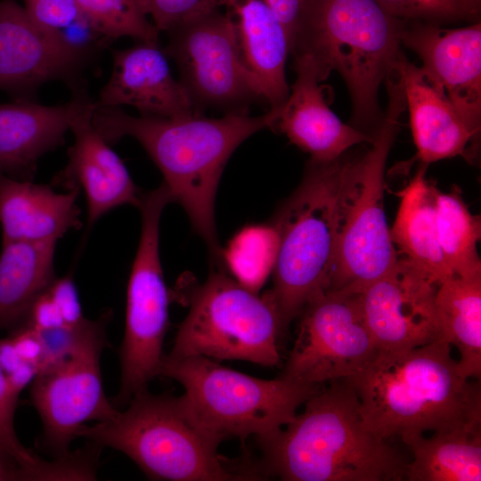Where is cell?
<instances>
[{"label":"cell","mask_w":481,"mask_h":481,"mask_svg":"<svg viewBox=\"0 0 481 481\" xmlns=\"http://www.w3.org/2000/svg\"><path fill=\"white\" fill-rule=\"evenodd\" d=\"M276 108L251 116L249 111L208 118L135 117L119 107L95 104L92 122L110 144L124 136L135 138L163 175L173 202L186 212L212 258L222 264L215 223V200L224 168L233 151L252 135L273 128Z\"/></svg>","instance_id":"cell-1"},{"label":"cell","mask_w":481,"mask_h":481,"mask_svg":"<svg viewBox=\"0 0 481 481\" xmlns=\"http://www.w3.org/2000/svg\"><path fill=\"white\" fill-rule=\"evenodd\" d=\"M364 425L387 440L425 432L481 431L480 385L461 372L444 339L405 351H378L345 379Z\"/></svg>","instance_id":"cell-2"},{"label":"cell","mask_w":481,"mask_h":481,"mask_svg":"<svg viewBox=\"0 0 481 481\" xmlns=\"http://www.w3.org/2000/svg\"><path fill=\"white\" fill-rule=\"evenodd\" d=\"M313 395L285 426L257 437L265 477L285 481H394L407 462L364 425L358 397L346 380Z\"/></svg>","instance_id":"cell-3"},{"label":"cell","mask_w":481,"mask_h":481,"mask_svg":"<svg viewBox=\"0 0 481 481\" xmlns=\"http://www.w3.org/2000/svg\"><path fill=\"white\" fill-rule=\"evenodd\" d=\"M402 22L376 0H310L290 46L294 57L312 61L321 81L340 75L350 125L369 135L383 118L379 91L402 52Z\"/></svg>","instance_id":"cell-4"},{"label":"cell","mask_w":481,"mask_h":481,"mask_svg":"<svg viewBox=\"0 0 481 481\" xmlns=\"http://www.w3.org/2000/svg\"><path fill=\"white\" fill-rule=\"evenodd\" d=\"M124 411L78 432L102 448L129 457L153 480H261L265 475L250 458L230 460L218 453L221 443L196 421L182 396L154 395L144 388Z\"/></svg>","instance_id":"cell-5"},{"label":"cell","mask_w":481,"mask_h":481,"mask_svg":"<svg viewBox=\"0 0 481 481\" xmlns=\"http://www.w3.org/2000/svg\"><path fill=\"white\" fill-rule=\"evenodd\" d=\"M388 103L371 149L350 158L339 200L338 240L328 289L359 294L398 259L384 209L385 168L406 110L401 73L385 79Z\"/></svg>","instance_id":"cell-6"},{"label":"cell","mask_w":481,"mask_h":481,"mask_svg":"<svg viewBox=\"0 0 481 481\" xmlns=\"http://www.w3.org/2000/svg\"><path fill=\"white\" fill-rule=\"evenodd\" d=\"M349 160L344 155L329 162L309 159L301 183L272 224L279 249L269 291L285 329L312 298L330 288Z\"/></svg>","instance_id":"cell-7"},{"label":"cell","mask_w":481,"mask_h":481,"mask_svg":"<svg viewBox=\"0 0 481 481\" xmlns=\"http://www.w3.org/2000/svg\"><path fill=\"white\" fill-rule=\"evenodd\" d=\"M160 376L179 382L196 421L218 441L262 437L288 424L322 385L283 378L263 379L224 367L205 356L164 358Z\"/></svg>","instance_id":"cell-8"},{"label":"cell","mask_w":481,"mask_h":481,"mask_svg":"<svg viewBox=\"0 0 481 481\" xmlns=\"http://www.w3.org/2000/svg\"><path fill=\"white\" fill-rule=\"evenodd\" d=\"M221 266L205 282L185 291L189 312L166 358L205 356L279 364V343L286 329L270 291L259 296Z\"/></svg>","instance_id":"cell-9"},{"label":"cell","mask_w":481,"mask_h":481,"mask_svg":"<svg viewBox=\"0 0 481 481\" xmlns=\"http://www.w3.org/2000/svg\"><path fill=\"white\" fill-rule=\"evenodd\" d=\"M172 199L162 183L142 193L141 233L129 274L125 331L119 348L120 388L113 404L120 409L160 376L163 345L169 325V293L159 257V224Z\"/></svg>","instance_id":"cell-10"},{"label":"cell","mask_w":481,"mask_h":481,"mask_svg":"<svg viewBox=\"0 0 481 481\" xmlns=\"http://www.w3.org/2000/svg\"><path fill=\"white\" fill-rule=\"evenodd\" d=\"M111 312L86 319L72 351L37 373L30 399L43 425L42 444L53 458L67 456L71 442L87 422L111 419L118 411L105 395L101 355L109 342L106 327Z\"/></svg>","instance_id":"cell-11"},{"label":"cell","mask_w":481,"mask_h":481,"mask_svg":"<svg viewBox=\"0 0 481 481\" xmlns=\"http://www.w3.org/2000/svg\"><path fill=\"white\" fill-rule=\"evenodd\" d=\"M167 33L164 51L198 113L208 108L224 114L249 111L250 104L265 102L241 61L227 12L215 10Z\"/></svg>","instance_id":"cell-12"},{"label":"cell","mask_w":481,"mask_h":481,"mask_svg":"<svg viewBox=\"0 0 481 481\" xmlns=\"http://www.w3.org/2000/svg\"><path fill=\"white\" fill-rule=\"evenodd\" d=\"M298 317L297 338L281 378L311 385L345 379L379 351L359 294L327 289L312 298Z\"/></svg>","instance_id":"cell-13"},{"label":"cell","mask_w":481,"mask_h":481,"mask_svg":"<svg viewBox=\"0 0 481 481\" xmlns=\"http://www.w3.org/2000/svg\"><path fill=\"white\" fill-rule=\"evenodd\" d=\"M91 51L62 32L36 23L15 0H0V89L14 101H33L51 81L84 89L82 75Z\"/></svg>","instance_id":"cell-14"},{"label":"cell","mask_w":481,"mask_h":481,"mask_svg":"<svg viewBox=\"0 0 481 481\" xmlns=\"http://www.w3.org/2000/svg\"><path fill=\"white\" fill-rule=\"evenodd\" d=\"M438 286L404 257L359 293L366 325L379 351H405L443 339L436 305Z\"/></svg>","instance_id":"cell-15"},{"label":"cell","mask_w":481,"mask_h":481,"mask_svg":"<svg viewBox=\"0 0 481 481\" xmlns=\"http://www.w3.org/2000/svg\"><path fill=\"white\" fill-rule=\"evenodd\" d=\"M401 43L420 58L428 80L445 94L480 142V21L463 28H444L403 20Z\"/></svg>","instance_id":"cell-16"},{"label":"cell","mask_w":481,"mask_h":481,"mask_svg":"<svg viewBox=\"0 0 481 481\" xmlns=\"http://www.w3.org/2000/svg\"><path fill=\"white\" fill-rule=\"evenodd\" d=\"M94 106L95 102L73 121L74 142L68 151V163L54 177L55 184L83 192L88 226L118 207L138 208L143 193L122 159L94 127Z\"/></svg>","instance_id":"cell-17"},{"label":"cell","mask_w":481,"mask_h":481,"mask_svg":"<svg viewBox=\"0 0 481 481\" xmlns=\"http://www.w3.org/2000/svg\"><path fill=\"white\" fill-rule=\"evenodd\" d=\"M296 79L286 100L276 107L273 130L284 134L310 159L335 160L356 144L371 143L373 135L342 122L330 109L312 61L294 57Z\"/></svg>","instance_id":"cell-18"},{"label":"cell","mask_w":481,"mask_h":481,"mask_svg":"<svg viewBox=\"0 0 481 481\" xmlns=\"http://www.w3.org/2000/svg\"><path fill=\"white\" fill-rule=\"evenodd\" d=\"M113 69L95 102L101 107H135L143 116L180 117L200 114L170 69L159 43L138 42L112 52Z\"/></svg>","instance_id":"cell-19"},{"label":"cell","mask_w":481,"mask_h":481,"mask_svg":"<svg viewBox=\"0 0 481 481\" xmlns=\"http://www.w3.org/2000/svg\"><path fill=\"white\" fill-rule=\"evenodd\" d=\"M94 104L85 89L61 105L0 104V174L27 179L45 153L61 145L73 121Z\"/></svg>","instance_id":"cell-20"},{"label":"cell","mask_w":481,"mask_h":481,"mask_svg":"<svg viewBox=\"0 0 481 481\" xmlns=\"http://www.w3.org/2000/svg\"><path fill=\"white\" fill-rule=\"evenodd\" d=\"M401 73L405 105L417 153L412 161L432 162L461 156L473 161L479 142L447 99L433 86L420 67L401 52L396 61Z\"/></svg>","instance_id":"cell-21"},{"label":"cell","mask_w":481,"mask_h":481,"mask_svg":"<svg viewBox=\"0 0 481 481\" xmlns=\"http://www.w3.org/2000/svg\"><path fill=\"white\" fill-rule=\"evenodd\" d=\"M233 24L241 61L270 109L281 105L289 87L285 67L288 32L266 0H223Z\"/></svg>","instance_id":"cell-22"},{"label":"cell","mask_w":481,"mask_h":481,"mask_svg":"<svg viewBox=\"0 0 481 481\" xmlns=\"http://www.w3.org/2000/svg\"><path fill=\"white\" fill-rule=\"evenodd\" d=\"M77 189L57 192L47 184L35 183L0 174V224L3 242L58 241L81 225Z\"/></svg>","instance_id":"cell-23"},{"label":"cell","mask_w":481,"mask_h":481,"mask_svg":"<svg viewBox=\"0 0 481 481\" xmlns=\"http://www.w3.org/2000/svg\"><path fill=\"white\" fill-rule=\"evenodd\" d=\"M420 165L400 192V204L390 236L405 257L426 271L438 284L454 275L446 264L437 234L438 190L425 177Z\"/></svg>","instance_id":"cell-24"},{"label":"cell","mask_w":481,"mask_h":481,"mask_svg":"<svg viewBox=\"0 0 481 481\" xmlns=\"http://www.w3.org/2000/svg\"><path fill=\"white\" fill-rule=\"evenodd\" d=\"M57 241H6L0 253V330L25 322L53 279Z\"/></svg>","instance_id":"cell-25"},{"label":"cell","mask_w":481,"mask_h":481,"mask_svg":"<svg viewBox=\"0 0 481 481\" xmlns=\"http://www.w3.org/2000/svg\"><path fill=\"white\" fill-rule=\"evenodd\" d=\"M436 305L442 338L459 350L461 372L480 379L481 276L447 278L437 288Z\"/></svg>","instance_id":"cell-26"},{"label":"cell","mask_w":481,"mask_h":481,"mask_svg":"<svg viewBox=\"0 0 481 481\" xmlns=\"http://www.w3.org/2000/svg\"><path fill=\"white\" fill-rule=\"evenodd\" d=\"M412 452L404 477L410 481H480L481 431L453 430L411 436Z\"/></svg>","instance_id":"cell-27"},{"label":"cell","mask_w":481,"mask_h":481,"mask_svg":"<svg viewBox=\"0 0 481 481\" xmlns=\"http://www.w3.org/2000/svg\"><path fill=\"white\" fill-rule=\"evenodd\" d=\"M436 224L439 244L452 273L463 278L481 276L480 216L469 211L458 186L447 193L438 192Z\"/></svg>","instance_id":"cell-28"},{"label":"cell","mask_w":481,"mask_h":481,"mask_svg":"<svg viewBox=\"0 0 481 481\" xmlns=\"http://www.w3.org/2000/svg\"><path fill=\"white\" fill-rule=\"evenodd\" d=\"M278 249L279 236L272 224L251 225L240 231L222 250V260L238 282L258 293L273 273Z\"/></svg>","instance_id":"cell-29"},{"label":"cell","mask_w":481,"mask_h":481,"mask_svg":"<svg viewBox=\"0 0 481 481\" xmlns=\"http://www.w3.org/2000/svg\"><path fill=\"white\" fill-rule=\"evenodd\" d=\"M80 26L104 40L132 37L159 43V30L138 0H75Z\"/></svg>","instance_id":"cell-30"},{"label":"cell","mask_w":481,"mask_h":481,"mask_svg":"<svg viewBox=\"0 0 481 481\" xmlns=\"http://www.w3.org/2000/svg\"><path fill=\"white\" fill-rule=\"evenodd\" d=\"M19 397L11 390L0 364V450L21 466L33 471L38 481H69L74 467L68 458L45 461L25 447L14 429V413Z\"/></svg>","instance_id":"cell-31"},{"label":"cell","mask_w":481,"mask_h":481,"mask_svg":"<svg viewBox=\"0 0 481 481\" xmlns=\"http://www.w3.org/2000/svg\"><path fill=\"white\" fill-rule=\"evenodd\" d=\"M389 14L404 21L442 25L469 18L461 0H376Z\"/></svg>","instance_id":"cell-32"},{"label":"cell","mask_w":481,"mask_h":481,"mask_svg":"<svg viewBox=\"0 0 481 481\" xmlns=\"http://www.w3.org/2000/svg\"><path fill=\"white\" fill-rule=\"evenodd\" d=\"M159 31L168 32L223 5V0H138Z\"/></svg>","instance_id":"cell-33"},{"label":"cell","mask_w":481,"mask_h":481,"mask_svg":"<svg viewBox=\"0 0 481 481\" xmlns=\"http://www.w3.org/2000/svg\"><path fill=\"white\" fill-rule=\"evenodd\" d=\"M30 18L45 29L60 31L71 24L80 25L75 0H24Z\"/></svg>","instance_id":"cell-34"},{"label":"cell","mask_w":481,"mask_h":481,"mask_svg":"<svg viewBox=\"0 0 481 481\" xmlns=\"http://www.w3.org/2000/svg\"><path fill=\"white\" fill-rule=\"evenodd\" d=\"M86 321L76 327L63 325L50 330H36L43 347L38 373L57 363L72 351Z\"/></svg>","instance_id":"cell-35"},{"label":"cell","mask_w":481,"mask_h":481,"mask_svg":"<svg viewBox=\"0 0 481 481\" xmlns=\"http://www.w3.org/2000/svg\"><path fill=\"white\" fill-rule=\"evenodd\" d=\"M46 291L58 307L65 325L76 327L86 320L71 276L55 277Z\"/></svg>","instance_id":"cell-36"},{"label":"cell","mask_w":481,"mask_h":481,"mask_svg":"<svg viewBox=\"0 0 481 481\" xmlns=\"http://www.w3.org/2000/svg\"><path fill=\"white\" fill-rule=\"evenodd\" d=\"M25 323L36 330H50L65 325L58 307L46 290L31 306Z\"/></svg>","instance_id":"cell-37"},{"label":"cell","mask_w":481,"mask_h":481,"mask_svg":"<svg viewBox=\"0 0 481 481\" xmlns=\"http://www.w3.org/2000/svg\"><path fill=\"white\" fill-rule=\"evenodd\" d=\"M9 332L8 337L21 360L36 365L39 370L43 347L36 330L24 322Z\"/></svg>","instance_id":"cell-38"},{"label":"cell","mask_w":481,"mask_h":481,"mask_svg":"<svg viewBox=\"0 0 481 481\" xmlns=\"http://www.w3.org/2000/svg\"><path fill=\"white\" fill-rule=\"evenodd\" d=\"M284 25L291 46L310 0H266Z\"/></svg>","instance_id":"cell-39"},{"label":"cell","mask_w":481,"mask_h":481,"mask_svg":"<svg viewBox=\"0 0 481 481\" xmlns=\"http://www.w3.org/2000/svg\"><path fill=\"white\" fill-rule=\"evenodd\" d=\"M0 481H38V478L0 450Z\"/></svg>","instance_id":"cell-40"},{"label":"cell","mask_w":481,"mask_h":481,"mask_svg":"<svg viewBox=\"0 0 481 481\" xmlns=\"http://www.w3.org/2000/svg\"><path fill=\"white\" fill-rule=\"evenodd\" d=\"M37 373L36 365L22 361L13 371L5 376L12 392L19 397L21 391L33 382Z\"/></svg>","instance_id":"cell-41"},{"label":"cell","mask_w":481,"mask_h":481,"mask_svg":"<svg viewBox=\"0 0 481 481\" xmlns=\"http://www.w3.org/2000/svg\"><path fill=\"white\" fill-rule=\"evenodd\" d=\"M22 360L18 355L11 338H0V364L5 375L13 371Z\"/></svg>","instance_id":"cell-42"}]
</instances>
